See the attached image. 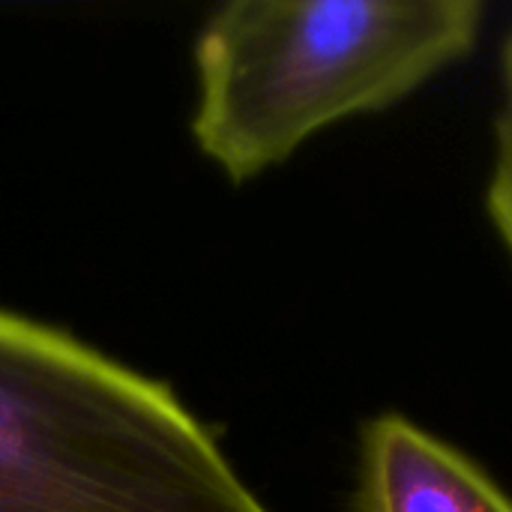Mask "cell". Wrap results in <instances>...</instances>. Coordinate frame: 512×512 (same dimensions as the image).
<instances>
[{
	"mask_svg": "<svg viewBox=\"0 0 512 512\" xmlns=\"http://www.w3.org/2000/svg\"><path fill=\"white\" fill-rule=\"evenodd\" d=\"M0 512H270L162 381L0 312Z\"/></svg>",
	"mask_w": 512,
	"mask_h": 512,
	"instance_id": "2",
	"label": "cell"
},
{
	"mask_svg": "<svg viewBox=\"0 0 512 512\" xmlns=\"http://www.w3.org/2000/svg\"><path fill=\"white\" fill-rule=\"evenodd\" d=\"M483 0H231L198 33L192 135L234 183L312 135L396 108L471 57Z\"/></svg>",
	"mask_w": 512,
	"mask_h": 512,
	"instance_id": "1",
	"label": "cell"
},
{
	"mask_svg": "<svg viewBox=\"0 0 512 512\" xmlns=\"http://www.w3.org/2000/svg\"><path fill=\"white\" fill-rule=\"evenodd\" d=\"M498 108L492 117V162L486 180V216L512 264V30L501 45Z\"/></svg>",
	"mask_w": 512,
	"mask_h": 512,
	"instance_id": "4",
	"label": "cell"
},
{
	"mask_svg": "<svg viewBox=\"0 0 512 512\" xmlns=\"http://www.w3.org/2000/svg\"><path fill=\"white\" fill-rule=\"evenodd\" d=\"M354 512H512V498L462 450L402 414L360 426Z\"/></svg>",
	"mask_w": 512,
	"mask_h": 512,
	"instance_id": "3",
	"label": "cell"
}]
</instances>
